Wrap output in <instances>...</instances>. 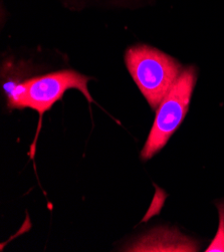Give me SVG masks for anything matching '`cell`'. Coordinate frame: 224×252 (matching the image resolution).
Segmentation results:
<instances>
[{"label":"cell","instance_id":"cell-3","mask_svg":"<svg viewBox=\"0 0 224 252\" xmlns=\"http://www.w3.org/2000/svg\"><path fill=\"white\" fill-rule=\"evenodd\" d=\"M196 79L195 67L188 66L182 70L176 83L163 98L158 107L151 132L141 152L142 159H151L179 128L188 112Z\"/></svg>","mask_w":224,"mask_h":252},{"label":"cell","instance_id":"cell-1","mask_svg":"<svg viewBox=\"0 0 224 252\" xmlns=\"http://www.w3.org/2000/svg\"><path fill=\"white\" fill-rule=\"evenodd\" d=\"M125 61L134 82L154 110L158 109L183 70L176 60L148 45L130 47Z\"/></svg>","mask_w":224,"mask_h":252},{"label":"cell","instance_id":"cell-4","mask_svg":"<svg viewBox=\"0 0 224 252\" xmlns=\"http://www.w3.org/2000/svg\"><path fill=\"white\" fill-rule=\"evenodd\" d=\"M206 251H224V209L220 208V224L219 230L214 240Z\"/></svg>","mask_w":224,"mask_h":252},{"label":"cell","instance_id":"cell-2","mask_svg":"<svg viewBox=\"0 0 224 252\" xmlns=\"http://www.w3.org/2000/svg\"><path fill=\"white\" fill-rule=\"evenodd\" d=\"M89 78L74 70H61L28 80L13 87L8 94V107L13 109L30 108L40 117L63 98L70 90H79L89 100L94 99L88 89Z\"/></svg>","mask_w":224,"mask_h":252}]
</instances>
